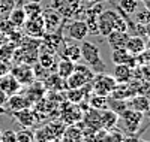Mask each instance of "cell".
<instances>
[{
    "instance_id": "cell-23",
    "label": "cell",
    "mask_w": 150,
    "mask_h": 142,
    "mask_svg": "<svg viewBox=\"0 0 150 142\" xmlns=\"http://www.w3.org/2000/svg\"><path fill=\"white\" fill-rule=\"evenodd\" d=\"M84 123L89 126L92 130H99L101 127V120H99V111L90 108V112L84 115Z\"/></svg>"
},
{
    "instance_id": "cell-31",
    "label": "cell",
    "mask_w": 150,
    "mask_h": 142,
    "mask_svg": "<svg viewBox=\"0 0 150 142\" xmlns=\"http://www.w3.org/2000/svg\"><path fill=\"white\" fill-rule=\"evenodd\" d=\"M15 0H0V18H6L9 12L14 9Z\"/></svg>"
},
{
    "instance_id": "cell-1",
    "label": "cell",
    "mask_w": 150,
    "mask_h": 142,
    "mask_svg": "<svg viewBox=\"0 0 150 142\" xmlns=\"http://www.w3.org/2000/svg\"><path fill=\"white\" fill-rule=\"evenodd\" d=\"M98 21V33L101 36H108L111 32H126L128 22L122 18L116 11H102L96 18Z\"/></svg>"
},
{
    "instance_id": "cell-29",
    "label": "cell",
    "mask_w": 150,
    "mask_h": 142,
    "mask_svg": "<svg viewBox=\"0 0 150 142\" xmlns=\"http://www.w3.org/2000/svg\"><path fill=\"white\" fill-rule=\"evenodd\" d=\"M134 20H135V22L137 24H141V25H146L147 22H150V11L149 9H141V11H138V12H134Z\"/></svg>"
},
{
    "instance_id": "cell-6",
    "label": "cell",
    "mask_w": 150,
    "mask_h": 142,
    "mask_svg": "<svg viewBox=\"0 0 150 142\" xmlns=\"http://www.w3.org/2000/svg\"><path fill=\"white\" fill-rule=\"evenodd\" d=\"M119 117L122 118L125 130H126L128 133H135L137 130H138V127L141 126V123H143L144 114H141L138 111H134L131 108H126Z\"/></svg>"
},
{
    "instance_id": "cell-20",
    "label": "cell",
    "mask_w": 150,
    "mask_h": 142,
    "mask_svg": "<svg viewBox=\"0 0 150 142\" xmlns=\"http://www.w3.org/2000/svg\"><path fill=\"white\" fill-rule=\"evenodd\" d=\"M74 69H75V63L68 60V58H63V57H62L56 64V73L62 79H66L68 76L74 72Z\"/></svg>"
},
{
    "instance_id": "cell-9",
    "label": "cell",
    "mask_w": 150,
    "mask_h": 142,
    "mask_svg": "<svg viewBox=\"0 0 150 142\" xmlns=\"http://www.w3.org/2000/svg\"><path fill=\"white\" fill-rule=\"evenodd\" d=\"M147 48V44H146V39L141 36H129V39L126 42V46L125 49L128 51L129 54H132L134 57L137 56H141Z\"/></svg>"
},
{
    "instance_id": "cell-28",
    "label": "cell",
    "mask_w": 150,
    "mask_h": 142,
    "mask_svg": "<svg viewBox=\"0 0 150 142\" xmlns=\"http://www.w3.org/2000/svg\"><path fill=\"white\" fill-rule=\"evenodd\" d=\"M86 97V90L81 88H69L68 90V99L71 103H80Z\"/></svg>"
},
{
    "instance_id": "cell-33",
    "label": "cell",
    "mask_w": 150,
    "mask_h": 142,
    "mask_svg": "<svg viewBox=\"0 0 150 142\" xmlns=\"http://www.w3.org/2000/svg\"><path fill=\"white\" fill-rule=\"evenodd\" d=\"M17 133V142H33L35 141V133L30 132L29 129H23Z\"/></svg>"
},
{
    "instance_id": "cell-40",
    "label": "cell",
    "mask_w": 150,
    "mask_h": 142,
    "mask_svg": "<svg viewBox=\"0 0 150 142\" xmlns=\"http://www.w3.org/2000/svg\"><path fill=\"white\" fill-rule=\"evenodd\" d=\"M48 142H59V141H48Z\"/></svg>"
},
{
    "instance_id": "cell-26",
    "label": "cell",
    "mask_w": 150,
    "mask_h": 142,
    "mask_svg": "<svg viewBox=\"0 0 150 142\" xmlns=\"http://www.w3.org/2000/svg\"><path fill=\"white\" fill-rule=\"evenodd\" d=\"M137 6H138V0H120L119 2V11L126 15H132L137 11Z\"/></svg>"
},
{
    "instance_id": "cell-27",
    "label": "cell",
    "mask_w": 150,
    "mask_h": 142,
    "mask_svg": "<svg viewBox=\"0 0 150 142\" xmlns=\"http://www.w3.org/2000/svg\"><path fill=\"white\" fill-rule=\"evenodd\" d=\"M23 9L26 12L27 17H35V15H41L42 14V5L41 3H36V2H29V3H24L23 5Z\"/></svg>"
},
{
    "instance_id": "cell-42",
    "label": "cell",
    "mask_w": 150,
    "mask_h": 142,
    "mask_svg": "<svg viewBox=\"0 0 150 142\" xmlns=\"http://www.w3.org/2000/svg\"><path fill=\"white\" fill-rule=\"evenodd\" d=\"M0 142H2V139H0Z\"/></svg>"
},
{
    "instance_id": "cell-21",
    "label": "cell",
    "mask_w": 150,
    "mask_h": 142,
    "mask_svg": "<svg viewBox=\"0 0 150 142\" xmlns=\"http://www.w3.org/2000/svg\"><path fill=\"white\" fill-rule=\"evenodd\" d=\"M128 103V108L134 109V111H138L141 114H147L149 112V99L143 94L140 96H134L132 99H129Z\"/></svg>"
},
{
    "instance_id": "cell-7",
    "label": "cell",
    "mask_w": 150,
    "mask_h": 142,
    "mask_svg": "<svg viewBox=\"0 0 150 142\" xmlns=\"http://www.w3.org/2000/svg\"><path fill=\"white\" fill-rule=\"evenodd\" d=\"M42 18H44V24H45V32L47 33H53V32H59L62 27L63 18L54 8H47L42 11Z\"/></svg>"
},
{
    "instance_id": "cell-15",
    "label": "cell",
    "mask_w": 150,
    "mask_h": 142,
    "mask_svg": "<svg viewBox=\"0 0 150 142\" xmlns=\"http://www.w3.org/2000/svg\"><path fill=\"white\" fill-rule=\"evenodd\" d=\"M99 120H101V127L105 130H111L114 129L117 121H119V114H116L114 111H111L108 108L99 111Z\"/></svg>"
},
{
    "instance_id": "cell-4",
    "label": "cell",
    "mask_w": 150,
    "mask_h": 142,
    "mask_svg": "<svg viewBox=\"0 0 150 142\" xmlns=\"http://www.w3.org/2000/svg\"><path fill=\"white\" fill-rule=\"evenodd\" d=\"M9 73L14 76V78L23 85H30L32 82L36 81V76H35V72H33V66L32 64H27V63H18L15 64L12 69H9Z\"/></svg>"
},
{
    "instance_id": "cell-19",
    "label": "cell",
    "mask_w": 150,
    "mask_h": 142,
    "mask_svg": "<svg viewBox=\"0 0 150 142\" xmlns=\"http://www.w3.org/2000/svg\"><path fill=\"white\" fill-rule=\"evenodd\" d=\"M112 78L116 79L117 84H126L132 78V70L128 64H116L114 72H112Z\"/></svg>"
},
{
    "instance_id": "cell-12",
    "label": "cell",
    "mask_w": 150,
    "mask_h": 142,
    "mask_svg": "<svg viewBox=\"0 0 150 142\" xmlns=\"http://www.w3.org/2000/svg\"><path fill=\"white\" fill-rule=\"evenodd\" d=\"M6 105L8 108L15 112V111H21V109H26V108H30L32 106V102L24 96V94H20V93H15L12 96H8V100H6Z\"/></svg>"
},
{
    "instance_id": "cell-34",
    "label": "cell",
    "mask_w": 150,
    "mask_h": 142,
    "mask_svg": "<svg viewBox=\"0 0 150 142\" xmlns=\"http://www.w3.org/2000/svg\"><path fill=\"white\" fill-rule=\"evenodd\" d=\"M0 139L2 142H17V133L14 130H5L3 133H0Z\"/></svg>"
},
{
    "instance_id": "cell-39",
    "label": "cell",
    "mask_w": 150,
    "mask_h": 142,
    "mask_svg": "<svg viewBox=\"0 0 150 142\" xmlns=\"http://www.w3.org/2000/svg\"><path fill=\"white\" fill-rule=\"evenodd\" d=\"M149 112H150V99H149Z\"/></svg>"
},
{
    "instance_id": "cell-25",
    "label": "cell",
    "mask_w": 150,
    "mask_h": 142,
    "mask_svg": "<svg viewBox=\"0 0 150 142\" xmlns=\"http://www.w3.org/2000/svg\"><path fill=\"white\" fill-rule=\"evenodd\" d=\"M89 102V106L93 108V109H98V111H102L105 108H108V102H107V96H101V94H95L90 96L87 99Z\"/></svg>"
},
{
    "instance_id": "cell-10",
    "label": "cell",
    "mask_w": 150,
    "mask_h": 142,
    "mask_svg": "<svg viewBox=\"0 0 150 142\" xmlns=\"http://www.w3.org/2000/svg\"><path fill=\"white\" fill-rule=\"evenodd\" d=\"M0 88H2L8 96H12V94H15V93H20L21 84L8 72V73L0 76Z\"/></svg>"
},
{
    "instance_id": "cell-8",
    "label": "cell",
    "mask_w": 150,
    "mask_h": 142,
    "mask_svg": "<svg viewBox=\"0 0 150 142\" xmlns=\"http://www.w3.org/2000/svg\"><path fill=\"white\" fill-rule=\"evenodd\" d=\"M66 30H68V36L71 37V39L72 41H78V42L84 41L87 37V34H89L87 24H86L84 20H75V21L69 22Z\"/></svg>"
},
{
    "instance_id": "cell-22",
    "label": "cell",
    "mask_w": 150,
    "mask_h": 142,
    "mask_svg": "<svg viewBox=\"0 0 150 142\" xmlns=\"http://www.w3.org/2000/svg\"><path fill=\"white\" fill-rule=\"evenodd\" d=\"M8 20L14 24L17 29H21L24 25V22H26V20H27V15H26V12H24L23 6H14V9L9 12Z\"/></svg>"
},
{
    "instance_id": "cell-24",
    "label": "cell",
    "mask_w": 150,
    "mask_h": 142,
    "mask_svg": "<svg viewBox=\"0 0 150 142\" xmlns=\"http://www.w3.org/2000/svg\"><path fill=\"white\" fill-rule=\"evenodd\" d=\"M81 138H83V133L78 130V129L69 126V127L65 129V133L60 138L62 139L60 142H81Z\"/></svg>"
},
{
    "instance_id": "cell-11",
    "label": "cell",
    "mask_w": 150,
    "mask_h": 142,
    "mask_svg": "<svg viewBox=\"0 0 150 142\" xmlns=\"http://www.w3.org/2000/svg\"><path fill=\"white\" fill-rule=\"evenodd\" d=\"M65 123H62V121H53V123H50L47 126L42 127V130L47 136L48 141H59L62 136H63L65 133Z\"/></svg>"
},
{
    "instance_id": "cell-2",
    "label": "cell",
    "mask_w": 150,
    "mask_h": 142,
    "mask_svg": "<svg viewBox=\"0 0 150 142\" xmlns=\"http://www.w3.org/2000/svg\"><path fill=\"white\" fill-rule=\"evenodd\" d=\"M80 51H81V58L89 64V67L95 72V73H102L105 70V63L101 58L99 54V48L89 41H81L80 45Z\"/></svg>"
},
{
    "instance_id": "cell-38",
    "label": "cell",
    "mask_w": 150,
    "mask_h": 142,
    "mask_svg": "<svg viewBox=\"0 0 150 142\" xmlns=\"http://www.w3.org/2000/svg\"><path fill=\"white\" fill-rule=\"evenodd\" d=\"M29 2H36V3H41V0H29Z\"/></svg>"
},
{
    "instance_id": "cell-18",
    "label": "cell",
    "mask_w": 150,
    "mask_h": 142,
    "mask_svg": "<svg viewBox=\"0 0 150 142\" xmlns=\"http://www.w3.org/2000/svg\"><path fill=\"white\" fill-rule=\"evenodd\" d=\"M112 63L114 64H128L129 67H132L135 64V57L132 54H129L125 48L122 49H112Z\"/></svg>"
},
{
    "instance_id": "cell-37",
    "label": "cell",
    "mask_w": 150,
    "mask_h": 142,
    "mask_svg": "<svg viewBox=\"0 0 150 142\" xmlns=\"http://www.w3.org/2000/svg\"><path fill=\"white\" fill-rule=\"evenodd\" d=\"M6 100H8V94L0 88V106H5L6 105Z\"/></svg>"
},
{
    "instance_id": "cell-13",
    "label": "cell",
    "mask_w": 150,
    "mask_h": 142,
    "mask_svg": "<svg viewBox=\"0 0 150 142\" xmlns=\"http://www.w3.org/2000/svg\"><path fill=\"white\" fill-rule=\"evenodd\" d=\"M81 118H83V112L77 106V103H75V105H69L66 109H63V114H62V117H60V121L65 123V124H69V126H74L75 123H78Z\"/></svg>"
},
{
    "instance_id": "cell-32",
    "label": "cell",
    "mask_w": 150,
    "mask_h": 142,
    "mask_svg": "<svg viewBox=\"0 0 150 142\" xmlns=\"http://www.w3.org/2000/svg\"><path fill=\"white\" fill-rule=\"evenodd\" d=\"M14 49H15L14 45L3 44L2 46H0V60H3V61H9V60H12V54H14Z\"/></svg>"
},
{
    "instance_id": "cell-36",
    "label": "cell",
    "mask_w": 150,
    "mask_h": 142,
    "mask_svg": "<svg viewBox=\"0 0 150 142\" xmlns=\"http://www.w3.org/2000/svg\"><path fill=\"white\" fill-rule=\"evenodd\" d=\"M123 142H141V139L138 136H135L134 133H131L129 136H126V138L123 139Z\"/></svg>"
},
{
    "instance_id": "cell-5",
    "label": "cell",
    "mask_w": 150,
    "mask_h": 142,
    "mask_svg": "<svg viewBox=\"0 0 150 142\" xmlns=\"http://www.w3.org/2000/svg\"><path fill=\"white\" fill-rule=\"evenodd\" d=\"M21 29H23L24 34H27L29 37H33V39H41V37L47 33L42 14L35 15V17H27L26 22H24V25Z\"/></svg>"
},
{
    "instance_id": "cell-14",
    "label": "cell",
    "mask_w": 150,
    "mask_h": 142,
    "mask_svg": "<svg viewBox=\"0 0 150 142\" xmlns=\"http://www.w3.org/2000/svg\"><path fill=\"white\" fill-rule=\"evenodd\" d=\"M105 37H107L111 49H122L126 46V42L129 39V33L128 32H111Z\"/></svg>"
},
{
    "instance_id": "cell-41",
    "label": "cell",
    "mask_w": 150,
    "mask_h": 142,
    "mask_svg": "<svg viewBox=\"0 0 150 142\" xmlns=\"http://www.w3.org/2000/svg\"><path fill=\"white\" fill-rule=\"evenodd\" d=\"M147 114H149V115H150V112H147Z\"/></svg>"
},
{
    "instance_id": "cell-3",
    "label": "cell",
    "mask_w": 150,
    "mask_h": 142,
    "mask_svg": "<svg viewBox=\"0 0 150 142\" xmlns=\"http://www.w3.org/2000/svg\"><path fill=\"white\" fill-rule=\"evenodd\" d=\"M90 85H92V90L95 94H101V96H108L111 94V91L116 88L117 82L116 79L110 75H105L104 72L102 73H95L93 79L90 81Z\"/></svg>"
},
{
    "instance_id": "cell-35",
    "label": "cell",
    "mask_w": 150,
    "mask_h": 142,
    "mask_svg": "<svg viewBox=\"0 0 150 142\" xmlns=\"http://www.w3.org/2000/svg\"><path fill=\"white\" fill-rule=\"evenodd\" d=\"M8 72H9V64H8V61L0 60V76L5 75V73H8Z\"/></svg>"
},
{
    "instance_id": "cell-16",
    "label": "cell",
    "mask_w": 150,
    "mask_h": 142,
    "mask_svg": "<svg viewBox=\"0 0 150 142\" xmlns=\"http://www.w3.org/2000/svg\"><path fill=\"white\" fill-rule=\"evenodd\" d=\"M14 117L15 120L24 127V129H29L36 123V112L32 111L30 108L26 109H21V111H15L14 112Z\"/></svg>"
},
{
    "instance_id": "cell-17",
    "label": "cell",
    "mask_w": 150,
    "mask_h": 142,
    "mask_svg": "<svg viewBox=\"0 0 150 142\" xmlns=\"http://www.w3.org/2000/svg\"><path fill=\"white\" fill-rule=\"evenodd\" d=\"M59 51H62V57L63 58H68L74 63H78V60L81 58V51H80V45H74V44H63L60 45Z\"/></svg>"
},
{
    "instance_id": "cell-30",
    "label": "cell",
    "mask_w": 150,
    "mask_h": 142,
    "mask_svg": "<svg viewBox=\"0 0 150 142\" xmlns=\"http://www.w3.org/2000/svg\"><path fill=\"white\" fill-rule=\"evenodd\" d=\"M15 30H17V27L8 20V17L6 18H0V33L2 34H5L8 37L11 33H14Z\"/></svg>"
}]
</instances>
